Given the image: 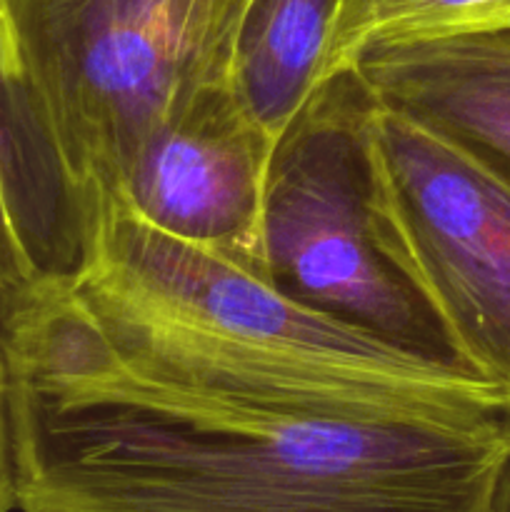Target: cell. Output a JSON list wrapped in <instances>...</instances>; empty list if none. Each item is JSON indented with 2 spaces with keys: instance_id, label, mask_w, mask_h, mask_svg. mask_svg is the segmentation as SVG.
<instances>
[{
  "instance_id": "obj_7",
  "label": "cell",
  "mask_w": 510,
  "mask_h": 512,
  "mask_svg": "<svg viewBox=\"0 0 510 512\" xmlns=\"http://www.w3.org/2000/svg\"><path fill=\"white\" fill-rule=\"evenodd\" d=\"M348 0H250L233 55V88L278 143L328 80L335 25Z\"/></svg>"
},
{
  "instance_id": "obj_8",
  "label": "cell",
  "mask_w": 510,
  "mask_h": 512,
  "mask_svg": "<svg viewBox=\"0 0 510 512\" xmlns=\"http://www.w3.org/2000/svg\"><path fill=\"white\" fill-rule=\"evenodd\" d=\"M483 30H510V0H348L335 25L328 78L353 68L370 40Z\"/></svg>"
},
{
  "instance_id": "obj_4",
  "label": "cell",
  "mask_w": 510,
  "mask_h": 512,
  "mask_svg": "<svg viewBox=\"0 0 510 512\" xmlns=\"http://www.w3.org/2000/svg\"><path fill=\"white\" fill-rule=\"evenodd\" d=\"M368 103L360 75L340 70L280 135L265 185V280L308 308L460 365L430 310L373 243L360 143Z\"/></svg>"
},
{
  "instance_id": "obj_2",
  "label": "cell",
  "mask_w": 510,
  "mask_h": 512,
  "mask_svg": "<svg viewBox=\"0 0 510 512\" xmlns=\"http://www.w3.org/2000/svg\"><path fill=\"white\" fill-rule=\"evenodd\" d=\"M250 0H5L75 228L200 90L233 80Z\"/></svg>"
},
{
  "instance_id": "obj_3",
  "label": "cell",
  "mask_w": 510,
  "mask_h": 512,
  "mask_svg": "<svg viewBox=\"0 0 510 512\" xmlns=\"http://www.w3.org/2000/svg\"><path fill=\"white\" fill-rule=\"evenodd\" d=\"M360 143L375 248L430 310L453 358L510 393V180L373 95Z\"/></svg>"
},
{
  "instance_id": "obj_6",
  "label": "cell",
  "mask_w": 510,
  "mask_h": 512,
  "mask_svg": "<svg viewBox=\"0 0 510 512\" xmlns=\"http://www.w3.org/2000/svg\"><path fill=\"white\" fill-rule=\"evenodd\" d=\"M353 70L378 103L450 135L510 180V30L370 40Z\"/></svg>"
},
{
  "instance_id": "obj_11",
  "label": "cell",
  "mask_w": 510,
  "mask_h": 512,
  "mask_svg": "<svg viewBox=\"0 0 510 512\" xmlns=\"http://www.w3.org/2000/svg\"><path fill=\"white\" fill-rule=\"evenodd\" d=\"M495 512H510V465L503 475V483H500L498 500H495Z\"/></svg>"
},
{
  "instance_id": "obj_9",
  "label": "cell",
  "mask_w": 510,
  "mask_h": 512,
  "mask_svg": "<svg viewBox=\"0 0 510 512\" xmlns=\"http://www.w3.org/2000/svg\"><path fill=\"white\" fill-rule=\"evenodd\" d=\"M40 280L38 268L30 260L23 240H20L15 220L10 215L8 200H5L3 183H0V315Z\"/></svg>"
},
{
  "instance_id": "obj_10",
  "label": "cell",
  "mask_w": 510,
  "mask_h": 512,
  "mask_svg": "<svg viewBox=\"0 0 510 512\" xmlns=\"http://www.w3.org/2000/svg\"><path fill=\"white\" fill-rule=\"evenodd\" d=\"M13 510H18V500H15L13 445H10L8 423V383H5V358L0 345V512Z\"/></svg>"
},
{
  "instance_id": "obj_5",
  "label": "cell",
  "mask_w": 510,
  "mask_h": 512,
  "mask_svg": "<svg viewBox=\"0 0 510 512\" xmlns=\"http://www.w3.org/2000/svg\"><path fill=\"white\" fill-rule=\"evenodd\" d=\"M275 145L233 80L210 85L153 135L115 200L153 228L265 278L263 210Z\"/></svg>"
},
{
  "instance_id": "obj_1",
  "label": "cell",
  "mask_w": 510,
  "mask_h": 512,
  "mask_svg": "<svg viewBox=\"0 0 510 512\" xmlns=\"http://www.w3.org/2000/svg\"><path fill=\"white\" fill-rule=\"evenodd\" d=\"M20 512H495L510 393L110 200L3 315Z\"/></svg>"
}]
</instances>
